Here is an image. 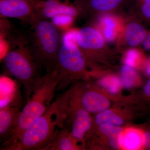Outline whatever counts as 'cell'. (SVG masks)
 Segmentation results:
<instances>
[{"mask_svg":"<svg viewBox=\"0 0 150 150\" xmlns=\"http://www.w3.org/2000/svg\"><path fill=\"white\" fill-rule=\"evenodd\" d=\"M133 7L144 23L150 25V4L135 0Z\"/></svg>","mask_w":150,"mask_h":150,"instance_id":"7402d4cb","label":"cell"},{"mask_svg":"<svg viewBox=\"0 0 150 150\" xmlns=\"http://www.w3.org/2000/svg\"><path fill=\"white\" fill-rule=\"evenodd\" d=\"M58 1H62V0H58Z\"/></svg>","mask_w":150,"mask_h":150,"instance_id":"83f0119b","label":"cell"},{"mask_svg":"<svg viewBox=\"0 0 150 150\" xmlns=\"http://www.w3.org/2000/svg\"><path fill=\"white\" fill-rule=\"evenodd\" d=\"M121 80L122 86L126 88H131L138 85L141 81L139 74L134 67L124 64L121 70Z\"/></svg>","mask_w":150,"mask_h":150,"instance_id":"d6986e66","label":"cell"},{"mask_svg":"<svg viewBox=\"0 0 150 150\" xmlns=\"http://www.w3.org/2000/svg\"><path fill=\"white\" fill-rule=\"evenodd\" d=\"M143 143L145 149L150 150V126L143 132Z\"/></svg>","mask_w":150,"mask_h":150,"instance_id":"603a6c76","label":"cell"},{"mask_svg":"<svg viewBox=\"0 0 150 150\" xmlns=\"http://www.w3.org/2000/svg\"><path fill=\"white\" fill-rule=\"evenodd\" d=\"M20 111L16 106L9 105L1 108L0 139L3 143L2 148L8 144L13 136Z\"/></svg>","mask_w":150,"mask_h":150,"instance_id":"4fadbf2b","label":"cell"},{"mask_svg":"<svg viewBox=\"0 0 150 150\" xmlns=\"http://www.w3.org/2000/svg\"><path fill=\"white\" fill-rule=\"evenodd\" d=\"M138 48H131L124 51V64L134 68L139 66L142 67L146 58L142 51Z\"/></svg>","mask_w":150,"mask_h":150,"instance_id":"ffe728a7","label":"cell"},{"mask_svg":"<svg viewBox=\"0 0 150 150\" xmlns=\"http://www.w3.org/2000/svg\"><path fill=\"white\" fill-rule=\"evenodd\" d=\"M67 91L65 123L69 128L74 138L86 146V139L93 127V118L91 113L85 110L81 104L76 84Z\"/></svg>","mask_w":150,"mask_h":150,"instance_id":"52a82bcc","label":"cell"},{"mask_svg":"<svg viewBox=\"0 0 150 150\" xmlns=\"http://www.w3.org/2000/svg\"><path fill=\"white\" fill-rule=\"evenodd\" d=\"M113 14H107L101 16L100 21L101 27L103 28L104 35L106 40H111L117 38L121 33L123 25V19L122 21L118 20L116 17L113 16Z\"/></svg>","mask_w":150,"mask_h":150,"instance_id":"2e32d148","label":"cell"},{"mask_svg":"<svg viewBox=\"0 0 150 150\" xmlns=\"http://www.w3.org/2000/svg\"><path fill=\"white\" fill-rule=\"evenodd\" d=\"M59 81L55 71H47L46 74L39 78L27 103L20 112L13 137L3 149L13 150L23 132L46 112L53 102Z\"/></svg>","mask_w":150,"mask_h":150,"instance_id":"7a4b0ae2","label":"cell"},{"mask_svg":"<svg viewBox=\"0 0 150 150\" xmlns=\"http://www.w3.org/2000/svg\"><path fill=\"white\" fill-rule=\"evenodd\" d=\"M123 18L122 30L116 43L117 49L124 51L141 47L149 30L133 7Z\"/></svg>","mask_w":150,"mask_h":150,"instance_id":"ba28073f","label":"cell"},{"mask_svg":"<svg viewBox=\"0 0 150 150\" xmlns=\"http://www.w3.org/2000/svg\"><path fill=\"white\" fill-rule=\"evenodd\" d=\"M93 120V127L102 124L121 126L124 123V119L122 116L117 112L109 108L97 113Z\"/></svg>","mask_w":150,"mask_h":150,"instance_id":"ac0fdd59","label":"cell"},{"mask_svg":"<svg viewBox=\"0 0 150 150\" xmlns=\"http://www.w3.org/2000/svg\"><path fill=\"white\" fill-rule=\"evenodd\" d=\"M78 96L82 106L90 113L97 114L108 109L110 100L107 97L88 83L77 84Z\"/></svg>","mask_w":150,"mask_h":150,"instance_id":"7c38bea8","label":"cell"},{"mask_svg":"<svg viewBox=\"0 0 150 150\" xmlns=\"http://www.w3.org/2000/svg\"><path fill=\"white\" fill-rule=\"evenodd\" d=\"M36 18L53 19L60 16L74 18L81 15L80 11L74 4L62 2L58 0H33Z\"/></svg>","mask_w":150,"mask_h":150,"instance_id":"30bf717a","label":"cell"},{"mask_svg":"<svg viewBox=\"0 0 150 150\" xmlns=\"http://www.w3.org/2000/svg\"><path fill=\"white\" fill-rule=\"evenodd\" d=\"M30 49L35 61L47 71H54L62 34L49 20L35 18L30 23Z\"/></svg>","mask_w":150,"mask_h":150,"instance_id":"3957f363","label":"cell"},{"mask_svg":"<svg viewBox=\"0 0 150 150\" xmlns=\"http://www.w3.org/2000/svg\"><path fill=\"white\" fill-rule=\"evenodd\" d=\"M143 134V132L135 129H129L123 131V149L138 150L144 147Z\"/></svg>","mask_w":150,"mask_h":150,"instance_id":"e0dca14e","label":"cell"},{"mask_svg":"<svg viewBox=\"0 0 150 150\" xmlns=\"http://www.w3.org/2000/svg\"><path fill=\"white\" fill-rule=\"evenodd\" d=\"M91 131H96L107 140L111 149L119 150L123 148V131L120 126L108 124H100L93 127Z\"/></svg>","mask_w":150,"mask_h":150,"instance_id":"9a60e30c","label":"cell"},{"mask_svg":"<svg viewBox=\"0 0 150 150\" xmlns=\"http://www.w3.org/2000/svg\"><path fill=\"white\" fill-rule=\"evenodd\" d=\"M67 91L52 103L46 112L23 132L13 150H44L65 125Z\"/></svg>","mask_w":150,"mask_h":150,"instance_id":"6da1fadb","label":"cell"},{"mask_svg":"<svg viewBox=\"0 0 150 150\" xmlns=\"http://www.w3.org/2000/svg\"><path fill=\"white\" fill-rule=\"evenodd\" d=\"M142 50L146 52L150 53V30L141 46Z\"/></svg>","mask_w":150,"mask_h":150,"instance_id":"cb8c5ba5","label":"cell"},{"mask_svg":"<svg viewBox=\"0 0 150 150\" xmlns=\"http://www.w3.org/2000/svg\"><path fill=\"white\" fill-rule=\"evenodd\" d=\"M76 31L71 30L62 33L54 70L59 80L57 91L65 89L74 81L88 77V66L75 41Z\"/></svg>","mask_w":150,"mask_h":150,"instance_id":"277c9868","label":"cell"},{"mask_svg":"<svg viewBox=\"0 0 150 150\" xmlns=\"http://www.w3.org/2000/svg\"><path fill=\"white\" fill-rule=\"evenodd\" d=\"M3 59V65L7 74L13 76L24 86L28 100L33 88L40 77V67L33 56L28 42L20 37L14 41Z\"/></svg>","mask_w":150,"mask_h":150,"instance_id":"5b68a950","label":"cell"},{"mask_svg":"<svg viewBox=\"0 0 150 150\" xmlns=\"http://www.w3.org/2000/svg\"><path fill=\"white\" fill-rule=\"evenodd\" d=\"M75 39L88 66L97 63L108 64L115 57V53L96 25H87L76 30Z\"/></svg>","mask_w":150,"mask_h":150,"instance_id":"8992f818","label":"cell"},{"mask_svg":"<svg viewBox=\"0 0 150 150\" xmlns=\"http://www.w3.org/2000/svg\"><path fill=\"white\" fill-rule=\"evenodd\" d=\"M98 84L109 93L115 94L118 93L122 86L121 79L114 75L105 76L100 79Z\"/></svg>","mask_w":150,"mask_h":150,"instance_id":"44dd1931","label":"cell"},{"mask_svg":"<svg viewBox=\"0 0 150 150\" xmlns=\"http://www.w3.org/2000/svg\"><path fill=\"white\" fill-rule=\"evenodd\" d=\"M142 68L145 74L150 78V56L145 59Z\"/></svg>","mask_w":150,"mask_h":150,"instance_id":"d4e9b609","label":"cell"},{"mask_svg":"<svg viewBox=\"0 0 150 150\" xmlns=\"http://www.w3.org/2000/svg\"><path fill=\"white\" fill-rule=\"evenodd\" d=\"M0 14L29 25L36 17L33 0H0Z\"/></svg>","mask_w":150,"mask_h":150,"instance_id":"8fae6325","label":"cell"},{"mask_svg":"<svg viewBox=\"0 0 150 150\" xmlns=\"http://www.w3.org/2000/svg\"><path fill=\"white\" fill-rule=\"evenodd\" d=\"M134 2V0H75L74 4L79 9L81 15L95 19L120 12Z\"/></svg>","mask_w":150,"mask_h":150,"instance_id":"9c48e42d","label":"cell"},{"mask_svg":"<svg viewBox=\"0 0 150 150\" xmlns=\"http://www.w3.org/2000/svg\"><path fill=\"white\" fill-rule=\"evenodd\" d=\"M143 93L146 99L150 96V78L144 86L143 90Z\"/></svg>","mask_w":150,"mask_h":150,"instance_id":"484cf974","label":"cell"},{"mask_svg":"<svg viewBox=\"0 0 150 150\" xmlns=\"http://www.w3.org/2000/svg\"><path fill=\"white\" fill-rule=\"evenodd\" d=\"M136 1H139L145 3L150 4V0H136Z\"/></svg>","mask_w":150,"mask_h":150,"instance_id":"4316f807","label":"cell"},{"mask_svg":"<svg viewBox=\"0 0 150 150\" xmlns=\"http://www.w3.org/2000/svg\"><path fill=\"white\" fill-rule=\"evenodd\" d=\"M71 133L69 128L66 124L58 131L48 146L44 150H76L85 149L79 144Z\"/></svg>","mask_w":150,"mask_h":150,"instance_id":"5bb4252c","label":"cell"}]
</instances>
